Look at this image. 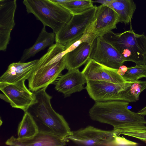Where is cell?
<instances>
[{
	"label": "cell",
	"instance_id": "6da1fadb",
	"mask_svg": "<svg viewBox=\"0 0 146 146\" xmlns=\"http://www.w3.org/2000/svg\"><path fill=\"white\" fill-rule=\"evenodd\" d=\"M47 87L34 92L36 101L27 111L33 116L39 131L67 137L72 131L63 116L52 108V97L46 92Z\"/></svg>",
	"mask_w": 146,
	"mask_h": 146
},
{
	"label": "cell",
	"instance_id": "7a4b0ae2",
	"mask_svg": "<svg viewBox=\"0 0 146 146\" xmlns=\"http://www.w3.org/2000/svg\"><path fill=\"white\" fill-rule=\"evenodd\" d=\"M129 104L120 100L95 102L89 110V115L92 120L111 125L113 129L126 124L146 125L144 117L129 110Z\"/></svg>",
	"mask_w": 146,
	"mask_h": 146
},
{
	"label": "cell",
	"instance_id": "3957f363",
	"mask_svg": "<svg viewBox=\"0 0 146 146\" xmlns=\"http://www.w3.org/2000/svg\"><path fill=\"white\" fill-rule=\"evenodd\" d=\"M102 36L120 53L125 62L146 64V36L135 33L131 24L129 30L120 33L111 31Z\"/></svg>",
	"mask_w": 146,
	"mask_h": 146
},
{
	"label": "cell",
	"instance_id": "277c9868",
	"mask_svg": "<svg viewBox=\"0 0 146 146\" xmlns=\"http://www.w3.org/2000/svg\"><path fill=\"white\" fill-rule=\"evenodd\" d=\"M23 3L28 14H33L44 26L51 28L55 34L72 16L67 9L50 0H23Z\"/></svg>",
	"mask_w": 146,
	"mask_h": 146
},
{
	"label": "cell",
	"instance_id": "5b68a950",
	"mask_svg": "<svg viewBox=\"0 0 146 146\" xmlns=\"http://www.w3.org/2000/svg\"><path fill=\"white\" fill-rule=\"evenodd\" d=\"M67 138L78 145H122L123 137L114 129L105 130L88 126L72 131Z\"/></svg>",
	"mask_w": 146,
	"mask_h": 146
},
{
	"label": "cell",
	"instance_id": "8992f818",
	"mask_svg": "<svg viewBox=\"0 0 146 146\" xmlns=\"http://www.w3.org/2000/svg\"><path fill=\"white\" fill-rule=\"evenodd\" d=\"M97 6L79 14L71 19L55 34L56 43L65 45L82 35L92 19Z\"/></svg>",
	"mask_w": 146,
	"mask_h": 146
},
{
	"label": "cell",
	"instance_id": "52a82bcc",
	"mask_svg": "<svg viewBox=\"0 0 146 146\" xmlns=\"http://www.w3.org/2000/svg\"><path fill=\"white\" fill-rule=\"evenodd\" d=\"M25 81L13 83L0 82V90L8 97L11 106L25 112L36 101L35 93L27 88Z\"/></svg>",
	"mask_w": 146,
	"mask_h": 146
},
{
	"label": "cell",
	"instance_id": "ba28073f",
	"mask_svg": "<svg viewBox=\"0 0 146 146\" xmlns=\"http://www.w3.org/2000/svg\"><path fill=\"white\" fill-rule=\"evenodd\" d=\"M118 22L116 13L108 6L102 4L96 7L94 16L85 32L96 38L116 29Z\"/></svg>",
	"mask_w": 146,
	"mask_h": 146
},
{
	"label": "cell",
	"instance_id": "9c48e42d",
	"mask_svg": "<svg viewBox=\"0 0 146 146\" xmlns=\"http://www.w3.org/2000/svg\"><path fill=\"white\" fill-rule=\"evenodd\" d=\"M65 68L64 55L58 61L45 65L34 71L28 79L29 90L34 92L47 87L57 80Z\"/></svg>",
	"mask_w": 146,
	"mask_h": 146
},
{
	"label": "cell",
	"instance_id": "30bf717a",
	"mask_svg": "<svg viewBox=\"0 0 146 146\" xmlns=\"http://www.w3.org/2000/svg\"><path fill=\"white\" fill-rule=\"evenodd\" d=\"M90 58L106 66L117 69L125 62L120 53L102 36L94 40Z\"/></svg>",
	"mask_w": 146,
	"mask_h": 146
},
{
	"label": "cell",
	"instance_id": "8fae6325",
	"mask_svg": "<svg viewBox=\"0 0 146 146\" xmlns=\"http://www.w3.org/2000/svg\"><path fill=\"white\" fill-rule=\"evenodd\" d=\"M86 89L90 97L95 102L117 100L119 94L133 82L121 83L86 80Z\"/></svg>",
	"mask_w": 146,
	"mask_h": 146
},
{
	"label": "cell",
	"instance_id": "7c38bea8",
	"mask_svg": "<svg viewBox=\"0 0 146 146\" xmlns=\"http://www.w3.org/2000/svg\"><path fill=\"white\" fill-rule=\"evenodd\" d=\"M17 0H0V50L5 51L14 27V17Z\"/></svg>",
	"mask_w": 146,
	"mask_h": 146
},
{
	"label": "cell",
	"instance_id": "4fadbf2b",
	"mask_svg": "<svg viewBox=\"0 0 146 146\" xmlns=\"http://www.w3.org/2000/svg\"><path fill=\"white\" fill-rule=\"evenodd\" d=\"M118 69L112 68L90 58L82 71L86 80L102 81L113 83L127 82L117 72Z\"/></svg>",
	"mask_w": 146,
	"mask_h": 146
},
{
	"label": "cell",
	"instance_id": "5bb4252c",
	"mask_svg": "<svg viewBox=\"0 0 146 146\" xmlns=\"http://www.w3.org/2000/svg\"><path fill=\"white\" fill-rule=\"evenodd\" d=\"M69 141L67 137L39 131L35 135L29 138L19 139L12 136L6 141L5 144L14 146H62Z\"/></svg>",
	"mask_w": 146,
	"mask_h": 146
},
{
	"label": "cell",
	"instance_id": "9a60e30c",
	"mask_svg": "<svg viewBox=\"0 0 146 146\" xmlns=\"http://www.w3.org/2000/svg\"><path fill=\"white\" fill-rule=\"evenodd\" d=\"M87 80L79 69L68 70L65 74L61 75L55 84V88L62 94L64 98L79 92L84 88Z\"/></svg>",
	"mask_w": 146,
	"mask_h": 146
},
{
	"label": "cell",
	"instance_id": "2e32d148",
	"mask_svg": "<svg viewBox=\"0 0 146 146\" xmlns=\"http://www.w3.org/2000/svg\"><path fill=\"white\" fill-rule=\"evenodd\" d=\"M39 59L28 62H13L0 77V82L13 83L28 80L33 72Z\"/></svg>",
	"mask_w": 146,
	"mask_h": 146
},
{
	"label": "cell",
	"instance_id": "e0dca14e",
	"mask_svg": "<svg viewBox=\"0 0 146 146\" xmlns=\"http://www.w3.org/2000/svg\"><path fill=\"white\" fill-rule=\"evenodd\" d=\"M93 43H81L74 50L64 55L65 68L68 71L79 68L90 58Z\"/></svg>",
	"mask_w": 146,
	"mask_h": 146
},
{
	"label": "cell",
	"instance_id": "ac0fdd59",
	"mask_svg": "<svg viewBox=\"0 0 146 146\" xmlns=\"http://www.w3.org/2000/svg\"><path fill=\"white\" fill-rule=\"evenodd\" d=\"M55 40V33L47 32L45 27L43 26L34 44L31 47L24 50L19 62H25L40 51L54 44Z\"/></svg>",
	"mask_w": 146,
	"mask_h": 146
},
{
	"label": "cell",
	"instance_id": "d6986e66",
	"mask_svg": "<svg viewBox=\"0 0 146 146\" xmlns=\"http://www.w3.org/2000/svg\"><path fill=\"white\" fill-rule=\"evenodd\" d=\"M104 4L116 13L118 16L119 22L125 24L131 22L136 8L133 0H113Z\"/></svg>",
	"mask_w": 146,
	"mask_h": 146
},
{
	"label": "cell",
	"instance_id": "ffe728a7",
	"mask_svg": "<svg viewBox=\"0 0 146 146\" xmlns=\"http://www.w3.org/2000/svg\"><path fill=\"white\" fill-rule=\"evenodd\" d=\"M39 131L38 127L33 116L27 111L25 112L17 129L19 139L32 137Z\"/></svg>",
	"mask_w": 146,
	"mask_h": 146
},
{
	"label": "cell",
	"instance_id": "44dd1931",
	"mask_svg": "<svg viewBox=\"0 0 146 146\" xmlns=\"http://www.w3.org/2000/svg\"><path fill=\"white\" fill-rule=\"evenodd\" d=\"M146 89V80H138L120 92L117 100L134 102L139 99L141 93Z\"/></svg>",
	"mask_w": 146,
	"mask_h": 146
},
{
	"label": "cell",
	"instance_id": "7402d4cb",
	"mask_svg": "<svg viewBox=\"0 0 146 146\" xmlns=\"http://www.w3.org/2000/svg\"><path fill=\"white\" fill-rule=\"evenodd\" d=\"M113 129L119 135H123L132 137L146 142V126L145 125L126 124Z\"/></svg>",
	"mask_w": 146,
	"mask_h": 146
},
{
	"label": "cell",
	"instance_id": "603a6c76",
	"mask_svg": "<svg viewBox=\"0 0 146 146\" xmlns=\"http://www.w3.org/2000/svg\"><path fill=\"white\" fill-rule=\"evenodd\" d=\"M60 5L68 10L72 15L82 13L95 6L92 0H76Z\"/></svg>",
	"mask_w": 146,
	"mask_h": 146
},
{
	"label": "cell",
	"instance_id": "cb8c5ba5",
	"mask_svg": "<svg viewBox=\"0 0 146 146\" xmlns=\"http://www.w3.org/2000/svg\"><path fill=\"white\" fill-rule=\"evenodd\" d=\"M126 81H135L142 78H146V64H138L127 67V70L122 76Z\"/></svg>",
	"mask_w": 146,
	"mask_h": 146
},
{
	"label": "cell",
	"instance_id": "d4e9b609",
	"mask_svg": "<svg viewBox=\"0 0 146 146\" xmlns=\"http://www.w3.org/2000/svg\"><path fill=\"white\" fill-rule=\"evenodd\" d=\"M127 67L126 66L122 65L120 66L118 69L117 72L120 75L122 76L127 70Z\"/></svg>",
	"mask_w": 146,
	"mask_h": 146
},
{
	"label": "cell",
	"instance_id": "484cf974",
	"mask_svg": "<svg viewBox=\"0 0 146 146\" xmlns=\"http://www.w3.org/2000/svg\"><path fill=\"white\" fill-rule=\"evenodd\" d=\"M50 1L56 4L61 5V4L66 2L75 1L76 0H50Z\"/></svg>",
	"mask_w": 146,
	"mask_h": 146
},
{
	"label": "cell",
	"instance_id": "4316f807",
	"mask_svg": "<svg viewBox=\"0 0 146 146\" xmlns=\"http://www.w3.org/2000/svg\"><path fill=\"white\" fill-rule=\"evenodd\" d=\"M137 113L143 116L146 115V106L141 110Z\"/></svg>",
	"mask_w": 146,
	"mask_h": 146
},
{
	"label": "cell",
	"instance_id": "83f0119b",
	"mask_svg": "<svg viewBox=\"0 0 146 146\" xmlns=\"http://www.w3.org/2000/svg\"><path fill=\"white\" fill-rule=\"evenodd\" d=\"M0 98L6 102L9 103V100L7 96L4 94H0Z\"/></svg>",
	"mask_w": 146,
	"mask_h": 146
},
{
	"label": "cell",
	"instance_id": "f1b7e54d",
	"mask_svg": "<svg viewBox=\"0 0 146 146\" xmlns=\"http://www.w3.org/2000/svg\"><path fill=\"white\" fill-rule=\"evenodd\" d=\"M104 3L103 4H104L106 3H109L111 2L113 0H102Z\"/></svg>",
	"mask_w": 146,
	"mask_h": 146
}]
</instances>
